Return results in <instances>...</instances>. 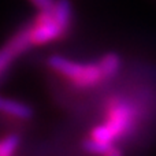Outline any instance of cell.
I'll return each instance as SVG.
<instances>
[{
    "label": "cell",
    "instance_id": "6da1fadb",
    "mask_svg": "<svg viewBox=\"0 0 156 156\" xmlns=\"http://www.w3.org/2000/svg\"><path fill=\"white\" fill-rule=\"evenodd\" d=\"M47 63L49 69L77 88H92L104 81L99 63H78L60 55L49 56Z\"/></svg>",
    "mask_w": 156,
    "mask_h": 156
},
{
    "label": "cell",
    "instance_id": "7a4b0ae2",
    "mask_svg": "<svg viewBox=\"0 0 156 156\" xmlns=\"http://www.w3.org/2000/svg\"><path fill=\"white\" fill-rule=\"evenodd\" d=\"M140 112L132 101L121 97H112L105 105V122L116 138L123 137L133 129Z\"/></svg>",
    "mask_w": 156,
    "mask_h": 156
},
{
    "label": "cell",
    "instance_id": "3957f363",
    "mask_svg": "<svg viewBox=\"0 0 156 156\" xmlns=\"http://www.w3.org/2000/svg\"><path fill=\"white\" fill-rule=\"evenodd\" d=\"M29 33L33 47L45 45L48 43L63 38L67 34L55 19L54 11L38 12L32 23H29Z\"/></svg>",
    "mask_w": 156,
    "mask_h": 156
},
{
    "label": "cell",
    "instance_id": "277c9868",
    "mask_svg": "<svg viewBox=\"0 0 156 156\" xmlns=\"http://www.w3.org/2000/svg\"><path fill=\"white\" fill-rule=\"evenodd\" d=\"M0 112L15 119L26 121L33 116V108L19 100L7 99L0 96Z\"/></svg>",
    "mask_w": 156,
    "mask_h": 156
},
{
    "label": "cell",
    "instance_id": "5b68a950",
    "mask_svg": "<svg viewBox=\"0 0 156 156\" xmlns=\"http://www.w3.org/2000/svg\"><path fill=\"white\" fill-rule=\"evenodd\" d=\"M54 16L58 23L62 26V29L67 33L73 25V4L70 0H56Z\"/></svg>",
    "mask_w": 156,
    "mask_h": 156
},
{
    "label": "cell",
    "instance_id": "8992f818",
    "mask_svg": "<svg viewBox=\"0 0 156 156\" xmlns=\"http://www.w3.org/2000/svg\"><path fill=\"white\" fill-rule=\"evenodd\" d=\"M82 148L86 152L93 155H104V156H118L122 152L115 147V143H103L93 138H86L82 143Z\"/></svg>",
    "mask_w": 156,
    "mask_h": 156
},
{
    "label": "cell",
    "instance_id": "52a82bcc",
    "mask_svg": "<svg viewBox=\"0 0 156 156\" xmlns=\"http://www.w3.org/2000/svg\"><path fill=\"white\" fill-rule=\"evenodd\" d=\"M97 63L100 66L104 80H112L121 69V56L115 52H108L103 55Z\"/></svg>",
    "mask_w": 156,
    "mask_h": 156
},
{
    "label": "cell",
    "instance_id": "ba28073f",
    "mask_svg": "<svg viewBox=\"0 0 156 156\" xmlns=\"http://www.w3.org/2000/svg\"><path fill=\"white\" fill-rule=\"evenodd\" d=\"M21 145V137L18 134H8L0 138V156H11Z\"/></svg>",
    "mask_w": 156,
    "mask_h": 156
},
{
    "label": "cell",
    "instance_id": "9c48e42d",
    "mask_svg": "<svg viewBox=\"0 0 156 156\" xmlns=\"http://www.w3.org/2000/svg\"><path fill=\"white\" fill-rule=\"evenodd\" d=\"M90 138L97 141H103V143H115L118 138L114 134V132L107 126V123H101L94 126L90 130Z\"/></svg>",
    "mask_w": 156,
    "mask_h": 156
},
{
    "label": "cell",
    "instance_id": "30bf717a",
    "mask_svg": "<svg viewBox=\"0 0 156 156\" xmlns=\"http://www.w3.org/2000/svg\"><path fill=\"white\" fill-rule=\"evenodd\" d=\"M16 56H18V55H16L7 44H4V45L0 48V78L8 70V67L11 66V63L14 62V59H15Z\"/></svg>",
    "mask_w": 156,
    "mask_h": 156
},
{
    "label": "cell",
    "instance_id": "8fae6325",
    "mask_svg": "<svg viewBox=\"0 0 156 156\" xmlns=\"http://www.w3.org/2000/svg\"><path fill=\"white\" fill-rule=\"evenodd\" d=\"M32 5L38 11V12H49L54 11L56 0H29Z\"/></svg>",
    "mask_w": 156,
    "mask_h": 156
}]
</instances>
